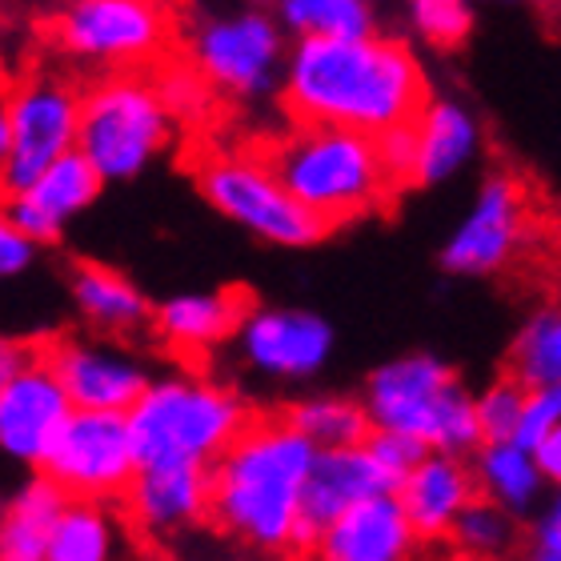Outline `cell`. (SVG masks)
<instances>
[{
	"label": "cell",
	"mask_w": 561,
	"mask_h": 561,
	"mask_svg": "<svg viewBox=\"0 0 561 561\" xmlns=\"http://www.w3.org/2000/svg\"><path fill=\"white\" fill-rule=\"evenodd\" d=\"M280 101L293 121L377 137L393 125L417 121L430 101V84L417 53L398 36H309L289 45Z\"/></svg>",
	"instance_id": "1"
},
{
	"label": "cell",
	"mask_w": 561,
	"mask_h": 561,
	"mask_svg": "<svg viewBox=\"0 0 561 561\" xmlns=\"http://www.w3.org/2000/svg\"><path fill=\"white\" fill-rule=\"evenodd\" d=\"M317 445L289 417L249 421L209 466V517L249 550L301 546V502Z\"/></svg>",
	"instance_id": "2"
},
{
	"label": "cell",
	"mask_w": 561,
	"mask_h": 561,
	"mask_svg": "<svg viewBox=\"0 0 561 561\" xmlns=\"http://www.w3.org/2000/svg\"><path fill=\"white\" fill-rule=\"evenodd\" d=\"M305 209L333 225L357 221L393 193L377 137L341 125L297 121L265 152Z\"/></svg>",
	"instance_id": "3"
},
{
	"label": "cell",
	"mask_w": 561,
	"mask_h": 561,
	"mask_svg": "<svg viewBox=\"0 0 561 561\" xmlns=\"http://www.w3.org/2000/svg\"><path fill=\"white\" fill-rule=\"evenodd\" d=\"M249 425L241 393L193 369H169L149 381L129 410L140 466L209 469Z\"/></svg>",
	"instance_id": "4"
},
{
	"label": "cell",
	"mask_w": 561,
	"mask_h": 561,
	"mask_svg": "<svg viewBox=\"0 0 561 561\" xmlns=\"http://www.w3.org/2000/svg\"><path fill=\"white\" fill-rule=\"evenodd\" d=\"M362 405L374 430L413 437L437 454H473L481 445L473 389L437 353H398L369 369Z\"/></svg>",
	"instance_id": "5"
},
{
	"label": "cell",
	"mask_w": 561,
	"mask_h": 561,
	"mask_svg": "<svg viewBox=\"0 0 561 561\" xmlns=\"http://www.w3.org/2000/svg\"><path fill=\"white\" fill-rule=\"evenodd\" d=\"M176 137V113L157 81L140 72H108L81 96L77 149L93 161L105 185H125L149 173Z\"/></svg>",
	"instance_id": "6"
},
{
	"label": "cell",
	"mask_w": 561,
	"mask_h": 561,
	"mask_svg": "<svg viewBox=\"0 0 561 561\" xmlns=\"http://www.w3.org/2000/svg\"><path fill=\"white\" fill-rule=\"evenodd\" d=\"M197 188L209 201V209H217L225 221L261 245L309 249L329 233V225L293 197L273 161L261 152H213L197 169Z\"/></svg>",
	"instance_id": "7"
},
{
	"label": "cell",
	"mask_w": 561,
	"mask_h": 561,
	"mask_svg": "<svg viewBox=\"0 0 561 561\" xmlns=\"http://www.w3.org/2000/svg\"><path fill=\"white\" fill-rule=\"evenodd\" d=\"M285 24L270 9L217 12L188 28V65L229 101H270L285 81Z\"/></svg>",
	"instance_id": "8"
},
{
	"label": "cell",
	"mask_w": 561,
	"mask_h": 561,
	"mask_svg": "<svg viewBox=\"0 0 561 561\" xmlns=\"http://www.w3.org/2000/svg\"><path fill=\"white\" fill-rule=\"evenodd\" d=\"M81 96L57 72H33L12 84L0 113V181L4 193H21L77 149Z\"/></svg>",
	"instance_id": "9"
},
{
	"label": "cell",
	"mask_w": 561,
	"mask_h": 561,
	"mask_svg": "<svg viewBox=\"0 0 561 561\" xmlns=\"http://www.w3.org/2000/svg\"><path fill=\"white\" fill-rule=\"evenodd\" d=\"M173 16L161 0H65L53 41L69 60L129 72L164 53Z\"/></svg>",
	"instance_id": "10"
},
{
	"label": "cell",
	"mask_w": 561,
	"mask_h": 561,
	"mask_svg": "<svg viewBox=\"0 0 561 561\" xmlns=\"http://www.w3.org/2000/svg\"><path fill=\"white\" fill-rule=\"evenodd\" d=\"M48 478L69 497L81 502H117L133 485L140 469L137 445H133L129 413L105 410H72L60 437L48 449Z\"/></svg>",
	"instance_id": "11"
},
{
	"label": "cell",
	"mask_w": 561,
	"mask_h": 561,
	"mask_svg": "<svg viewBox=\"0 0 561 561\" xmlns=\"http://www.w3.org/2000/svg\"><path fill=\"white\" fill-rule=\"evenodd\" d=\"M333 325L301 305H249L233 333V357L270 386H305L333 357Z\"/></svg>",
	"instance_id": "12"
},
{
	"label": "cell",
	"mask_w": 561,
	"mask_h": 561,
	"mask_svg": "<svg viewBox=\"0 0 561 561\" xmlns=\"http://www.w3.org/2000/svg\"><path fill=\"white\" fill-rule=\"evenodd\" d=\"M529 233V201L526 188L514 176L493 173L485 176L469 201L466 217L445 237L442 261L445 273L454 277H493L522 253Z\"/></svg>",
	"instance_id": "13"
},
{
	"label": "cell",
	"mask_w": 561,
	"mask_h": 561,
	"mask_svg": "<svg viewBox=\"0 0 561 561\" xmlns=\"http://www.w3.org/2000/svg\"><path fill=\"white\" fill-rule=\"evenodd\" d=\"M60 386L77 410L129 413L157 374L117 337H65L48 350Z\"/></svg>",
	"instance_id": "14"
},
{
	"label": "cell",
	"mask_w": 561,
	"mask_h": 561,
	"mask_svg": "<svg viewBox=\"0 0 561 561\" xmlns=\"http://www.w3.org/2000/svg\"><path fill=\"white\" fill-rule=\"evenodd\" d=\"M72 398L60 386L48 353L24 374L0 381V449L16 466L41 469L48 449L72 417Z\"/></svg>",
	"instance_id": "15"
},
{
	"label": "cell",
	"mask_w": 561,
	"mask_h": 561,
	"mask_svg": "<svg viewBox=\"0 0 561 561\" xmlns=\"http://www.w3.org/2000/svg\"><path fill=\"white\" fill-rule=\"evenodd\" d=\"M101 188H105V176L96 173L81 149H72L57 164H48L28 188L9 193L4 221L33 237L36 245H48L93 205Z\"/></svg>",
	"instance_id": "16"
},
{
	"label": "cell",
	"mask_w": 561,
	"mask_h": 561,
	"mask_svg": "<svg viewBox=\"0 0 561 561\" xmlns=\"http://www.w3.org/2000/svg\"><path fill=\"white\" fill-rule=\"evenodd\" d=\"M421 538L398 493H377L329 522L305 550L309 561H413Z\"/></svg>",
	"instance_id": "17"
},
{
	"label": "cell",
	"mask_w": 561,
	"mask_h": 561,
	"mask_svg": "<svg viewBox=\"0 0 561 561\" xmlns=\"http://www.w3.org/2000/svg\"><path fill=\"white\" fill-rule=\"evenodd\" d=\"M125 514L145 538H173L209 517L213 485L205 466H140L125 490Z\"/></svg>",
	"instance_id": "18"
},
{
	"label": "cell",
	"mask_w": 561,
	"mask_h": 561,
	"mask_svg": "<svg viewBox=\"0 0 561 561\" xmlns=\"http://www.w3.org/2000/svg\"><path fill=\"white\" fill-rule=\"evenodd\" d=\"M377 493H398L393 478L377 466L369 445H345V449H317L313 473L301 502V546L321 534L329 522H337L345 510L369 502Z\"/></svg>",
	"instance_id": "19"
},
{
	"label": "cell",
	"mask_w": 561,
	"mask_h": 561,
	"mask_svg": "<svg viewBox=\"0 0 561 561\" xmlns=\"http://www.w3.org/2000/svg\"><path fill=\"white\" fill-rule=\"evenodd\" d=\"M398 497L410 514L421 541H449L457 517L478 502V478L466 454H430L421 457L413 473L398 485Z\"/></svg>",
	"instance_id": "20"
},
{
	"label": "cell",
	"mask_w": 561,
	"mask_h": 561,
	"mask_svg": "<svg viewBox=\"0 0 561 561\" xmlns=\"http://www.w3.org/2000/svg\"><path fill=\"white\" fill-rule=\"evenodd\" d=\"M413 129H417V173H413L417 188L449 185L481 157V121L454 96H430Z\"/></svg>",
	"instance_id": "21"
},
{
	"label": "cell",
	"mask_w": 561,
	"mask_h": 561,
	"mask_svg": "<svg viewBox=\"0 0 561 561\" xmlns=\"http://www.w3.org/2000/svg\"><path fill=\"white\" fill-rule=\"evenodd\" d=\"M245 305L237 293L225 289H193V293H173L152 309V329L157 337L181 357H209L233 341L237 325H241Z\"/></svg>",
	"instance_id": "22"
},
{
	"label": "cell",
	"mask_w": 561,
	"mask_h": 561,
	"mask_svg": "<svg viewBox=\"0 0 561 561\" xmlns=\"http://www.w3.org/2000/svg\"><path fill=\"white\" fill-rule=\"evenodd\" d=\"M69 493L48 478L45 469L24 478L4 502L0 517V561H48V538L57 517L65 514Z\"/></svg>",
	"instance_id": "23"
},
{
	"label": "cell",
	"mask_w": 561,
	"mask_h": 561,
	"mask_svg": "<svg viewBox=\"0 0 561 561\" xmlns=\"http://www.w3.org/2000/svg\"><path fill=\"white\" fill-rule=\"evenodd\" d=\"M69 297L77 317L101 337H129L145 321H152L145 293L108 265H81L69 280Z\"/></svg>",
	"instance_id": "24"
},
{
	"label": "cell",
	"mask_w": 561,
	"mask_h": 561,
	"mask_svg": "<svg viewBox=\"0 0 561 561\" xmlns=\"http://www.w3.org/2000/svg\"><path fill=\"white\" fill-rule=\"evenodd\" d=\"M473 478L481 497L505 505L517 517L538 514L550 490L534 449L522 442H481L473 449Z\"/></svg>",
	"instance_id": "25"
},
{
	"label": "cell",
	"mask_w": 561,
	"mask_h": 561,
	"mask_svg": "<svg viewBox=\"0 0 561 561\" xmlns=\"http://www.w3.org/2000/svg\"><path fill=\"white\" fill-rule=\"evenodd\" d=\"M505 365L529 389L561 386V293L538 301L517 321L510 350H505Z\"/></svg>",
	"instance_id": "26"
},
{
	"label": "cell",
	"mask_w": 561,
	"mask_h": 561,
	"mask_svg": "<svg viewBox=\"0 0 561 561\" xmlns=\"http://www.w3.org/2000/svg\"><path fill=\"white\" fill-rule=\"evenodd\" d=\"M125 553V529L108 502H81L69 497L65 514L48 538V561H121Z\"/></svg>",
	"instance_id": "27"
},
{
	"label": "cell",
	"mask_w": 561,
	"mask_h": 561,
	"mask_svg": "<svg viewBox=\"0 0 561 561\" xmlns=\"http://www.w3.org/2000/svg\"><path fill=\"white\" fill-rule=\"evenodd\" d=\"M285 417L317 445V449H345V445L369 442V413L362 398H345V393H309L293 405Z\"/></svg>",
	"instance_id": "28"
},
{
	"label": "cell",
	"mask_w": 561,
	"mask_h": 561,
	"mask_svg": "<svg viewBox=\"0 0 561 561\" xmlns=\"http://www.w3.org/2000/svg\"><path fill=\"white\" fill-rule=\"evenodd\" d=\"M277 21L293 41H309V36L353 41V36L377 33V0H285L277 9Z\"/></svg>",
	"instance_id": "29"
},
{
	"label": "cell",
	"mask_w": 561,
	"mask_h": 561,
	"mask_svg": "<svg viewBox=\"0 0 561 561\" xmlns=\"http://www.w3.org/2000/svg\"><path fill=\"white\" fill-rule=\"evenodd\" d=\"M517 522L522 517L510 514L505 505L478 493V502L457 517L449 546H454L461 561H505L517 550Z\"/></svg>",
	"instance_id": "30"
},
{
	"label": "cell",
	"mask_w": 561,
	"mask_h": 561,
	"mask_svg": "<svg viewBox=\"0 0 561 561\" xmlns=\"http://www.w3.org/2000/svg\"><path fill=\"white\" fill-rule=\"evenodd\" d=\"M526 401L529 386L517 381L514 374L493 377L481 393H473L481 442H517V430H522V417H526Z\"/></svg>",
	"instance_id": "31"
},
{
	"label": "cell",
	"mask_w": 561,
	"mask_h": 561,
	"mask_svg": "<svg viewBox=\"0 0 561 561\" xmlns=\"http://www.w3.org/2000/svg\"><path fill=\"white\" fill-rule=\"evenodd\" d=\"M405 24L421 45L457 48L473 33V4L466 0H401Z\"/></svg>",
	"instance_id": "32"
},
{
	"label": "cell",
	"mask_w": 561,
	"mask_h": 561,
	"mask_svg": "<svg viewBox=\"0 0 561 561\" xmlns=\"http://www.w3.org/2000/svg\"><path fill=\"white\" fill-rule=\"evenodd\" d=\"M157 89H161V96L176 113V121H197L201 113H209L213 84L193 65H169V69H161Z\"/></svg>",
	"instance_id": "33"
},
{
	"label": "cell",
	"mask_w": 561,
	"mask_h": 561,
	"mask_svg": "<svg viewBox=\"0 0 561 561\" xmlns=\"http://www.w3.org/2000/svg\"><path fill=\"white\" fill-rule=\"evenodd\" d=\"M377 152H381V164H386L389 185H413V173H417V129L410 125H393V129L377 133Z\"/></svg>",
	"instance_id": "34"
},
{
	"label": "cell",
	"mask_w": 561,
	"mask_h": 561,
	"mask_svg": "<svg viewBox=\"0 0 561 561\" xmlns=\"http://www.w3.org/2000/svg\"><path fill=\"white\" fill-rule=\"evenodd\" d=\"M365 445H369V454L377 457V466L393 478V485H401V481L410 478L413 466L430 454V449H425L421 442H413V437H401V433H381V430L369 433V442H365Z\"/></svg>",
	"instance_id": "35"
},
{
	"label": "cell",
	"mask_w": 561,
	"mask_h": 561,
	"mask_svg": "<svg viewBox=\"0 0 561 561\" xmlns=\"http://www.w3.org/2000/svg\"><path fill=\"white\" fill-rule=\"evenodd\" d=\"M36 241L28 233H21L16 225H0V273L4 277H21V273L33 270V261H36Z\"/></svg>",
	"instance_id": "36"
},
{
	"label": "cell",
	"mask_w": 561,
	"mask_h": 561,
	"mask_svg": "<svg viewBox=\"0 0 561 561\" xmlns=\"http://www.w3.org/2000/svg\"><path fill=\"white\" fill-rule=\"evenodd\" d=\"M534 553L561 561V490H553V497L534 514Z\"/></svg>",
	"instance_id": "37"
},
{
	"label": "cell",
	"mask_w": 561,
	"mask_h": 561,
	"mask_svg": "<svg viewBox=\"0 0 561 561\" xmlns=\"http://www.w3.org/2000/svg\"><path fill=\"white\" fill-rule=\"evenodd\" d=\"M45 353L48 350H41V345H28V341H4V345H0V381H4V377L24 374V369L41 362Z\"/></svg>",
	"instance_id": "38"
},
{
	"label": "cell",
	"mask_w": 561,
	"mask_h": 561,
	"mask_svg": "<svg viewBox=\"0 0 561 561\" xmlns=\"http://www.w3.org/2000/svg\"><path fill=\"white\" fill-rule=\"evenodd\" d=\"M534 457H538V466H541V473H546V481H550V490H561V421L534 445Z\"/></svg>",
	"instance_id": "39"
},
{
	"label": "cell",
	"mask_w": 561,
	"mask_h": 561,
	"mask_svg": "<svg viewBox=\"0 0 561 561\" xmlns=\"http://www.w3.org/2000/svg\"><path fill=\"white\" fill-rule=\"evenodd\" d=\"M253 4H257V9H270V12H277L280 4H285V0H253Z\"/></svg>",
	"instance_id": "40"
},
{
	"label": "cell",
	"mask_w": 561,
	"mask_h": 561,
	"mask_svg": "<svg viewBox=\"0 0 561 561\" xmlns=\"http://www.w3.org/2000/svg\"><path fill=\"white\" fill-rule=\"evenodd\" d=\"M526 561H558V558H546V553H534V558H526Z\"/></svg>",
	"instance_id": "41"
},
{
	"label": "cell",
	"mask_w": 561,
	"mask_h": 561,
	"mask_svg": "<svg viewBox=\"0 0 561 561\" xmlns=\"http://www.w3.org/2000/svg\"><path fill=\"white\" fill-rule=\"evenodd\" d=\"M553 16H558V21H561V0H558V4H553Z\"/></svg>",
	"instance_id": "42"
},
{
	"label": "cell",
	"mask_w": 561,
	"mask_h": 561,
	"mask_svg": "<svg viewBox=\"0 0 561 561\" xmlns=\"http://www.w3.org/2000/svg\"><path fill=\"white\" fill-rule=\"evenodd\" d=\"M466 4H485V0H466Z\"/></svg>",
	"instance_id": "43"
},
{
	"label": "cell",
	"mask_w": 561,
	"mask_h": 561,
	"mask_svg": "<svg viewBox=\"0 0 561 561\" xmlns=\"http://www.w3.org/2000/svg\"><path fill=\"white\" fill-rule=\"evenodd\" d=\"M546 4H558V0H546Z\"/></svg>",
	"instance_id": "44"
},
{
	"label": "cell",
	"mask_w": 561,
	"mask_h": 561,
	"mask_svg": "<svg viewBox=\"0 0 561 561\" xmlns=\"http://www.w3.org/2000/svg\"><path fill=\"white\" fill-rule=\"evenodd\" d=\"M558 217H561V209H558Z\"/></svg>",
	"instance_id": "45"
}]
</instances>
